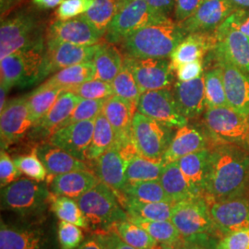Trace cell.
Wrapping results in <instances>:
<instances>
[{
    "mask_svg": "<svg viewBox=\"0 0 249 249\" xmlns=\"http://www.w3.org/2000/svg\"><path fill=\"white\" fill-rule=\"evenodd\" d=\"M203 197L212 204L236 196H249V151L227 143L211 148Z\"/></svg>",
    "mask_w": 249,
    "mask_h": 249,
    "instance_id": "1",
    "label": "cell"
},
{
    "mask_svg": "<svg viewBox=\"0 0 249 249\" xmlns=\"http://www.w3.org/2000/svg\"><path fill=\"white\" fill-rule=\"evenodd\" d=\"M187 36L178 22L168 18L135 31L120 45L127 57L168 58Z\"/></svg>",
    "mask_w": 249,
    "mask_h": 249,
    "instance_id": "2",
    "label": "cell"
},
{
    "mask_svg": "<svg viewBox=\"0 0 249 249\" xmlns=\"http://www.w3.org/2000/svg\"><path fill=\"white\" fill-rule=\"evenodd\" d=\"M93 231H109L116 223L128 220L118 193L100 182L77 199Z\"/></svg>",
    "mask_w": 249,
    "mask_h": 249,
    "instance_id": "3",
    "label": "cell"
},
{
    "mask_svg": "<svg viewBox=\"0 0 249 249\" xmlns=\"http://www.w3.org/2000/svg\"><path fill=\"white\" fill-rule=\"evenodd\" d=\"M171 222L187 243L222 237L203 196H193L175 203Z\"/></svg>",
    "mask_w": 249,
    "mask_h": 249,
    "instance_id": "4",
    "label": "cell"
},
{
    "mask_svg": "<svg viewBox=\"0 0 249 249\" xmlns=\"http://www.w3.org/2000/svg\"><path fill=\"white\" fill-rule=\"evenodd\" d=\"M200 124L213 144H232L249 151V115L228 107L207 108Z\"/></svg>",
    "mask_w": 249,
    "mask_h": 249,
    "instance_id": "5",
    "label": "cell"
},
{
    "mask_svg": "<svg viewBox=\"0 0 249 249\" xmlns=\"http://www.w3.org/2000/svg\"><path fill=\"white\" fill-rule=\"evenodd\" d=\"M50 195L46 184L20 178L1 188V210L23 217L40 215L49 206Z\"/></svg>",
    "mask_w": 249,
    "mask_h": 249,
    "instance_id": "6",
    "label": "cell"
},
{
    "mask_svg": "<svg viewBox=\"0 0 249 249\" xmlns=\"http://www.w3.org/2000/svg\"><path fill=\"white\" fill-rule=\"evenodd\" d=\"M168 18L151 8L144 0H125L109 24L104 37L109 44H121L126 36L135 31Z\"/></svg>",
    "mask_w": 249,
    "mask_h": 249,
    "instance_id": "7",
    "label": "cell"
},
{
    "mask_svg": "<svg viewBox=\"0 0 249 249\" xmlns=\"http://www.w3.org/2000/svg\"><path fill=\"white\" fill-rule=\"evenodd\" d=\"M173 128L137 111L132 134L139 153L151 160H161L176 132Z\"/></svg>",
    "mask_w": 249,
    "mask_h": 249,
    "instance_id": "8",
    "label": "cell"
},
{
    "mask_svg": "<svg viewBox=\"0 0 249 249\" xmlns=\"http://www.w3.org/2000/svg\"><path fill=\"white\" fill-rule=\"evenodd\" d=\"M123 65L131 73L142 93L148 90L171 87L174 71L168 58H134L124 57Z\"/></svg>",
    "mask_w": 249,
    "mask_h": 249,
    "instance_id": "9",
    "label": "cell"
},
{
    "mask_svg": "<svg viewBox=\"0 0 249 249\" xmlns=\"http://www.w3.org/2000/svg\"><path fill=\"white\" fill-rule=\"evenodd\" d=\"M138 112L171 127H181L188 120L178 110L173 89L148 90L143 92L138 103Z\"/></svg>",
    "mask_w": 249,
    "mask_h": 249,
    "instance_id": "10",
    "label": "cell"
},
{
    "mask_svg": "<svg viewBox=\"0 0 249 249\" xmlns=\"http://www.w3.org/2000/svg\"><path fill=\"white\" fill-rule=\"evenodd\" d=\"M34 125L27 97L9 101L1 111L0 116L2 150L21 141Z\"/></svg>",
    "mask_w": 249,
    "mask_h": 249,
    "instance_id": "11",
    "label": "cell"
},
{
    "mask_svg": "<svg viewBox=\"0 0 249 249\" xmlns=\"http://www.w3.org/2000/svg\"><path fill=\"white\" fill-rule=\"evenodd\" d=\"M216 43L207 53L213 58L223 59L243 71L249 73V37L239 31L218 27L214 32Z\"/></svg>",
    "mask_w": 249,
    "mask_h": 249,
    "instance_id": "12",
    "label": "cell"
},
{
    "mask_svg": "<svg viewBox=\"0 0 249 249\" xmlns=\"http://www.w3.org/2000/svg\"><path fill=\"white\" fill-rule=\"evenodd\" d=\"M0 249H56L44 228L1 221Z\"/></svg>",
    "mask_w": 249,
    "mask_h": 249,
    "instance_id": "13",
    "label": "cell"
},
{
    "mask_svg": "<svg viewBox=\"0 0 249 249\" xmlns=\"http://www.w3.org/2000/svg\"><path fill=\"white\" fill-rule=\"evenodd\" d=\"M210 206V212L222 237L233 231L249 230V196H236Z\"/></svg>",
    "mask_w": 249,
    "mask_h": 249,
    "instance_id": "14",
    "label": "cell"
},
{
    "mask_svg": "<svg viewBox=\"0 0 249 249\" xmlns=\"http://www.w3.org/2000/svg\"><path fill=\"white\" fill-rule=\"evenodd\" d=\"M104 35L83 15L69 19H57L48 28L46 41L78 45H97Z\"/></svg>",
    "mask_w": 249,
    "mask_h": 249,
    "instance_id": "15",
    "label": "cell"
},
{
    "mask_svg": "<svg viewBox=\"0 0 249 249\" xmlns=\"http://www.w3.org/2000/svg\"><path fill=\"white\" fill-rule=\"evenodd\" d=\"M203 63L204 65L213 63L222 69L228 107L241 114L249 115V73L226 60L209 55L205 56Z\"/></svg>",
    "mask_w": 249,
    "mask_h": 249,
    "instance_id": "16",
    "label": "cell"
},
{
    "mask_svg": "<svg viewBox=\"0 0 249 249\" xmlns=\"http://www.w3.org/2000/svg\"><path fill=\"white\" fill-rule=\"evenodd\" d=\"M100 44L94 45H78L69 43L45 41V78L49 74L65 68L81 63L93 61Z\"/></svg>",
    "mask_w": 249,
    "mask_h": 249,
    "instance_id": "17",
    "label": "cell"
},
{
    "mask_svg": "<svg viewBox=\"0 0 249 249\" xmlns=\"http://www.w3.org/2000/svg\"><path fill=\"white\" fill-rule=\"evenodd\" d=\"M235 10L229 0H207L196 12L179 23L189 34H214L217 28Z\"/></svg>",
    "mask_w": 249,
    "mask_h": 249,
    "instance_id": "18",
    "label": "cell"
},
{
    "mask_svg": "<svg viewBox=\"0 0 249 249\" xmlns=\"http://www.w3.org/2000/svg\"><path fill=\"white\" fill-rule=\"evenodd\" d=\"M95 119L68 124L55 130L48 142L79 160L87 161L86 153L91 142Z\"/></svg>",
    "mask_w": 249,
    "mask_h": 249,
    "instance_id": "19",
    "label": "cell"
},
{
    "mask_svg": "<svg viewBox=\"0 0 249 249\" xmlns=\"http://www.w3.org/2000/svg\"><path fill=\"white\" fill-rule=\"evenodd\" d=\"M213 145L201 124H185L174 134L161 160L164 164L178 161L190 153L211 148Z\"/></svg>",
    "mask_w": 249,
    "mask_h": 249,
    "instance_id": "20",
    "label": "cell"
},
{
    "mask_svg": "<svg viewBox=\"0 0 249 249\" xmlns=\"http://www.w3.org/2000/svg\"><path fill=\"white\" fill-rule=\"evenodd\" d=\"M137 111V107L117 95L114 94L107 99L102 114L107 117L115 131L116 147L134 142L132 123Z\"/></svg>",
    "mask_w": 249,
    "mask_h": 249,
    "instance_id": "21",
    "label": "cell"
},
{
    "mask_svg": "<svg viewBox=\"0 0 249 249\" xmlns=\"http://www.w3.org/2000/svg\"><path fill=\"white\" fill-rule=\"evenodd\" d=\"M172 89L178 110L182 116H185L187 120H194L202 116L207 109L204 72L195 80H178Z\"/></svg>",
    "mask_w": 249,
    "mask_h": 249,
    "instance_id": "22",
    "label": "cell"
},
{
    "mask_svg": "<svg viewBox=\"0 0 249 249\" xmlns=\"http://www.w3.org/2000/svg\"><path fill=\"white\" fill-rule=\"evenodd\" d=\"M92 162L93 172L100 181L121 193L127 183L125 172L129 161L124 159L116 146L114 145Z\"/></svg>",
    "mask_w": 249,
    "mask_h": 249,
    "instance_id": "23",
    "label": "cell"
},
{
    "mask_svg": "<svg viewBox=\"0 0 249 249\" xmlns=\"http://www.w3.org/2000/svg\"><path fill=\"white\" fill-rule=\"evenodd\" d=\"M50 191L58 196L79 199L101 181L92 170L74 171L47 178Z\"/></svg>",
    "mask_w": 249,
    "mask_h": 249,
    "instance_id": "24",
    "label": "cell"
},
{
    "mask_svg": "<svg viewBox=\"0 0 249 249\" xmlns=\"http://www.w3.org/2000/svg\"><path fill=\"white\" fill-rule=\"evenodd\" d=\"M216 43L214 34H189L170 55L171 67L176 72L180 66L203 60Z\"/></svg>",
    "mask_w": 249,
    "mask_h": 249,
    "instance_id": "25",
    "label": "cell"
},
{
    "mask_svg": "<svg viewBox=\"0 0 249 249\" xmlns=\"http://www.w3.org/2000/svg\"><path fill=\"white\" fill-rule=\"evenodd\" d=\"M36 149L39 158L47 170L48 178L74 171L91 170L86 161L75 158L69 152L49 142L40 144Z\"/></svg>",
    "mask_w": 249,
    "mask_h": 249,
    "instance_id": "26",
    "label": "cell"
},
{
    "mask_svg": "<svg viewBox=\"0 0 249 249\" xmlns=\"http://www.w3.org/2000/svg\"><path fill=\"white\" fill-rule=\"evenodd\" d=\"M210 148L196 151L178 160L179 168L195 196H203L210 165Z\"/></svg>",
    "mask_w": 249,
    "mask_h": 249,
    "instance_id": "27",
    "label": "cell"
},
{
    "mask_svg": "<svg viewBox=\"0 0 249 249\" xmlns=\"http://www.w3.org/2000/svg\"><path fill=\"white\" fill-rule=\"evenodd\" d=\"M81 99L74 92L63 90L48 113L33 128H35L36 132L40 135L44 134L49 138L71 116Z\"/></svg>",
    "mask_w": 249,
    "mask_h": 249,
    "instance_id": "28",
    "label": "cell"
},
{
    "mask_svg": "<svg viewBox=\"0 0 249 249\" xmlns=\"http://www.w3.org/2000/svg\"><path fill=\"white\" fill-rule=\"evenodd\" d=\"M43 32L39 21L32 12L20 11L2 19L0 27V46L8 45L20 37Z\"/></svg>",
    "mask_w": 249,
    "mask_h": 249,
    "instance_id": "29",
    "label": "cell"
},
{
    "mask_svg": "<svg viewBox=\"0 0 249 249\" xmlns=\"http://www.w3.org/2000/svg\"><path fill=\"white\" fill-rule=\"evenodd\" d=\"M118 193V192H117ZM121 204L130 219L146 221H169L175 203L144 202L118 193Z\"/></svg>",
    "mask_w": 249,
    "mask_h": 249,
    "instance_id": "30",
    "label": "cell"
},
{
    "mask_svg": "<svg viewBox=\"0 0 249 249\" xmlns=\"http://www.w3.org/2000/svg\"><path fill=\"white\" fill-rule=\"evenodd\" d=\"M97 71L93 61L81 63L68 67L55 72L53 76L42 83L48 87H58L70 90L89 80L96 79Z\"/></svg>",
    "mask_w": 249,
    "mask_h": 249,
    "instance_id": "31",
    "label": "cell"
},
{
    "mask_svg": "<svg viewBox=\"0 0 249 249\" xmlns=\"http://www.w3.org/2000/svg\"><path fill=\"white\" fill-rule=\"evenodd\" d=\"M93 62L96 68V79L111 83L123 68L124 58L115 45L101 43Z\"/></svg>",
    "mask_w": 249,
    "mask_h": 249,
    "instance_id": "32",
    "label": "cell"
},
{
    "mask_svg": "<svg viewBox=\"0 0 249 249\" xmlns=\"http://www.w3.org/2000/svg\"><path fill=\"white\" fill-rule=\"evenodd\" d=\"M159 181L165 193L174 203L195 196L188 187L187 180L179 168L178 161L170 162L164 165Z\"/></svg>",
    "mask_w": 249,
    "mask_h": 249,
    "instance_id": "33",
    "label": "cell"
},
{
    "mask_svg": "<svg viewBox=\"0 0 249 249\" xmlns=\"http://www.w3.org/2000/svg\"><path fill=\"white\" fill-rule=\"evenodd\" d=\"M49 208L59 221L73 223L84 230L89 229V223L76 199L51 192Z\"/></svg>",
    "mask_w": 249,
    "mask_h": 249,
    "instance_id": "34",
    "label": "cell"
},
{
    "mask_svg": "<svg viewBox=\"0 0 249 249\" xmlns=\"http://www.w3.org/2000/svg\"><path fill=\"white\" fill-rule=\"evenodd\" d=\"M112 230L134 249H159L161 247L144 228L129 219L116 223Z\"/></svg>",
    "mask_w": 249,
    "mask_h": 249,
    "instance_id": "35",
    "label": "cell"
},
{
    "mask_svg": "<svg viewBox=\"0 0 249 249\" xmlns=\"http://www.w3.org/2000/svg\"><path fill=\"white\" fill-rule=\"evenodd\" d=\"M115 142L116 135L110 122L103 114L99 115L95 119L91 142L86 153L87 161L96 160L102 154L110 150Z\"/></svg>",
    "mask_w": 249,
    "mask_h": 249,
    "instance_id": "36",
    "label": "cell"
},
{
    "mask_svg": "<svg viewBox=\"0 0 249 249\" xmlns=\"http://www.w3.org/2000/svg\"><path fill=\"white\" fill-rule=\"evenodd\" d=\"M205 99L207 108L228 107L222 69L213 64L204 71Z\"/></svg>",
    "mask_w": 249,
    "mask_h": 249,
    "instance_id": "37",
    "label": "cell"
},
{
    "mask_svg": "<svg viewBox=\"0 0 249 249\" xmlns=\"http://www.w3.org/2000/svg\"><path fill=\"white\" fill-rule=\"evenodd\" d=\"M162 160H151L138 154L129 161L125 177L127 183L159 180L164 167ZM126 183V184H127Z\"/></svg>",
    "mask_w": 249,
    "mask_h": 249,
    "instance_id": "38",
    "label": "cell"
},
{
    "mask_svg": "<svg viewBox=\"0 0 249 249\" xmlns=\"http://www.w3.org/2000/svg\"><path fill=\"white\" fill-rule=\"evenodd\" d=\"M128 219L144 228L161 246H179L186 243L171 220L146 221L141 219Z\"/></svg>",
    "mask_w": 249,
    "mask_h": 249,
    "instance_id": "39",
    "label": "cell"
},
{
    "mask_svg": "<svg viewBox=\"0 0 249 249\" xmlns=\"http://www.w3.org/2000/svg\"><path fill=\"white\" fill-rule=\"evenodd\" d=\"M121 194L144 202L174 203L165 193L159 180L127 183Z\"/></svg>",
    "mask_w": 249,
    "mask_h": 249,
    "instance_id": "40",
    "label": "cell"
},
{
    "mask_svg": "<svg viewBox=\"0 0 249 249\" xmlns=\"http://www.w3.org/2000/svg\"><path fill=\"white\" fill-rule=\"evenodd\" d=\"M64 89L41 84L27 96L31 116L35 124L42 119L53 107Z\"/></svg>",
    "mask_w": 249,
    "mask_h": 249,
    "instance_id": "41",
    "label": "cell"
},
{
    "mask_svg": "<svg viewBox=\"0 0 249 249\" xmlns=\"http://www.w3.org/2000/svg\"><path fill=\"white\" fill-rule=\"evenodd\" d=\"M124 2L125 0H95L92 7L83 16L105 36L109 24Z\"/></svg>",
    "mask_w": 249,
    "mask_h": 249,
    "instance_id": "42",
    "label": "cell"
},
{
    "mask_svg": "<svg viewBox=\"0 0 249 249\" xmlns=\"http://www.w3.org/2000/svg\"><path fill=\"white\" fill-rule=\"evenodd\" d=\"M114 94L126 100L138 108V103L142 91L131 71L123 65L122 70L111 82Z\"/></svg>",
    "mask_w": 249,
    "mask_h": 249,
    "instance_id": "43",
    "label": "cell"
},
{
    "mask_svg": "<svg viewBox=\"0 0 249 249\" xmlns=\"http://www.w3.org/2000/svg\"><path fill=\"white\" fill-rule=\"evenodd\" d=\"M23 73V58L19 51L1 59V85L9 90L14 86H20Z\"/></svg>",
    "mask_w": 249,
    "mask_h": 249,
    "instance_id": "44",
    "label": "cell"
},
{
    "mask_svg": "<svg viewBox=\"0 0 249 249\" xmlns=\"http://www.w3.org/2000/svg\"><path fill=\"white\" fill-rule=\"evenodd\" d=\"M13 160L20 173L33 180L44 182L48 178L47 170L39 158L36 149L25 155L15 157Z\"/></svg>",
    "mask_w": 249,
    "mask_h": 249,
    "instance_id": "45",
    "label": "cell"
},
{
    "mask_svg": "<svg viewBox=\"0 0 249 249\" xmlns=\"http://www.w3.org/2000/svg\"><path fill=\"white\" fill-rule=\"evenodd\" d=\"M107 100L81 99L79 105L72 112L71 116L66 121H64L57 129L61 128L63 126H66L68 124L76 123V122L96 119V117L102 114L103 108H104Z\"/></svg>",
    "mask_w": 249,
    "mask_h": 249,
    "instance_id": "46",
    "label": "cell"
},
{
    "mask_svg": "<svg viewBox=\"0 0 249 249\" xmlns=\"http://www.w3.org/2000/svg\"><path fill=\"white\" fill-rule=\"evenodd\" d=\"M69 91L74 92L82 99L89 100H107L114 95L111 83L98 79L84 82Z\"/></svg>",
    "mask_w": 249,
    "mask_h": 249,
    "instance_id": "47",
    "label": "cell"
},
{
    "mask_svg": "<svg viewBox=\"0 0 249 249\" xmlns=\"http://www.w3.org/2000/svg\"><path fill=\"white\" fill-rule=\"evenodd\" d=\"M57 240L60 249H78L84 241V234L79 226L60 221L57 225Z\"/></svg>",
    "mask_w": 249,
    "mask_h": 249,
    "instance_id": "48",
    "label": "cell"
},
{
    "mask_svg": "<svg viewBox=\"0 0 249 249\" xmlns=\"http://www.w3.org/2000/svg\"><path fill=\"white\" fill-rule=\"evenodd\" d=\"M95 0H63L56 10L58 19H69L83 15L89 10Z\"/></svg>",
    "mask_w": 249,
    "mask_h": 249,
    "instance_id": "49",
    "label": "cell"
},
{
    "mask_svg": "<svg viewBox=\"0 0 249 249\" xmlns=\"http://www.w3.org/2000/svg\"><path fill=\"white\" fill-rule=\"evenodd\" d=\"M21 176L14 160L7 151L1 150L0 153V185L1 188L9 186L12 182L18 180Z\"/></svg>",
    "mask_w": 249,
    "mask_h": 249,
    "instance_id": "50",
    "label": "cell"
},
{
    "mask_svg": "<svg viewBox=\"0 0 249 249\" xmlns=\"http://www.w3.org/2000/svg\"><path fill=\"white\" fill-rule=\"evenodd\" d=\"M217 249H249V230L223 235L217 243Z\"/></svg>",
    "mask_w": 249,
    "mask_h": 249,
    "instance_id": "51",
    "label": "cell"
},
{
    "mask_svg": "<svg viewBox=\"0 0 249 249\" xmlns=\"http://www.w3.org/2000/svg\"><path fill=\"white\" fill-rule=\"evenodd\" d=\"M219 27L239 31L249 37V11L234 10Z\"/></svg>",
    "mask_w": 249,
    "mask_h": 249,
    "instance_id": "52",
    "label": "cell"
},
{
    "mask_svg": "<svg viewBox=\"0 0 249 249\" xmlns=\"http://www.w3.org/2000/svg\"><path fill=\"white\" fill-rule=\"evenodd\" d=\"M201 0H176L174 16L175 20L180 23L192 16L201 5Z\"/></svg>",
    "mask_w": 249,
    "mask_h": 249,
    "instance_id": "53",
    "label": "cell"
},
{
    "mask_svg": "<svg viewBox=\"0 0 249 249\" xmlns=\"http://www.w3.org/2000/svg\"><path fill=\"white\" fill-rule=\"evenodd\" d=\"M111 231H93L78 249H110Z\"/></svg>",
    "mask_w": 249,
    "mask_h": 249,
    "instance_id": "54",
    "label": "cell"
},
{
    "mask_svg": "<svg viewBox=\"0 0 249 249\" xmlns=\"http://www.w3.org/2000/svg\"><path fill=\"white\" fill-rule=\"evenodd\" d=\"M204 72L203 60H196L187 63L177 69L176 73L179 81H189L200 77Z\"/></svg>",
    "mask_w": 249,
    "mask_h": 249,
    "instance_id": "55",
    "label": "cell"
},
{
    "mask_svg": "<svg viewBox=\"0 0 249 249\" xmlns=\"http://www.w3.org/2000/svg\"><path fill=\"white\" fill-rule=\"evenodd\" d=\"M151 8L156 9L165 16L169 17L170 14L174 11L176 0H144Z\"/></svg>",
    "mask_w": 249,
    "mask_h": 249,
    "instance_id": "56",
    "label": "cell"
},
{
    "mask_svg": "<svg viewBox=\"0 0 249 249\" xmlns=\"http://www.w3.org/2000/svg\"><path fill=\"white\" fill-rule=\"evenodd\" d=\"M218 241L219 239L212 238V239H207V240L187 243V249H217Z\"/></svg>",
    "mask_w": 249,
    "mask_h": 249,
    "instance_id": "57",
    "label": "cell"
},
{
    "mask_svg": "<svg viewBox=\"0 0 249 249\" xmlns=\"http://www.w3.org/2000/svg\"><path fill=\"white\" fill-rule=\"evenodd\" d=\"M110 249H136L131 246L127 245L125 242L122 240L115 231H111L110 236Z\"/></svg>",
    "mask_w": 249,
    "mask_h": 249,
    "instance_id": "58",
    "label": "cell"
},
{
    "mask_svg": "<svg viewBox=\"0 0 249 249\" xmlns=\"http://www.w3.org/2000/svg\"><path fill=\"white\" fill-rule=\"evenodd\" d=\"M63 0H33L37 7L40 9H53L59 6L62 3Z\"/></svg>",
    "mask_w": 249,
    "mask_h": 249,
    "instance_id": "59",
    "label": "cell"
},
{
    "mask_svg": "<svg viewBox=\"0 0 249 249\" xmlns=\"http://www.w3.org/2000/svg\"><path fill=\"white\" fill-rule=\"evenodd\" d=\"M20 1L21 0H0V7H1L2 15L11 8H13L14 6H16Z\"/></svg>",
    "mask_w": 249,
    "mask_h": 249,
    "instance_id": "60",
    "label": "cell"
},
{
    "mask_svg": "<svg viewBox=\"0 0 249 249\" xmlns=\"http://www.w3.org/2000/svg\"><path fill=\"white\" fill-rule=\"evenodd\" d=\"M235 10L249 11V0H229Z\"/></svg>",
    "mask_w": 249,
    "mask_h": 249,
    "instance_id": "61",
    "label": "cell"
},
{
    "mask_svg": "<svg viewBox=\"0 0 249 249\" xmlns=\"http://www.w3.org/2000/svg\"><path fill=\"white\" fill-rule=\"evenodd\" d=\"M9 89L5 88L3 85H1L0 88V94H1V98H0V110L2 111L4 109V107L6 106V98H7V94H8Z\"/></svg>",
    "mask_w": 249,
    "mask_h": 249,
    "instance_id": "62",
    "label": "cell"
},
{
    "mask_svg": "<svg viewBox=\"0 0 249 249\" xmlns=\"http://www.w3.org/2000/svg\"><path fill=\"white\" fill-rule=\"evenodd\" d=\"M187 243L186 242L183 245H179V246H161L159 249H187Z\"/></svg>",
    "mask_w": 249,
    "mask_h": 249,
    "instance_id": "63",
    "label": "cell"
},
{
    "mask_svg": "<svg viewBox=\"0 0 249 249\" xmlns=\"http://www.w3.org/2000/svg\"><path fill=\"white\" fill-rule=\"evenodd\" d=\"M201 1H202V2H204V1H207V0H201Z\"/></svg>",
    "mask_w": 249,
    "mask_h": 249,
    "instance_id": "64",
    "label": "cell"
}]
</instances>
